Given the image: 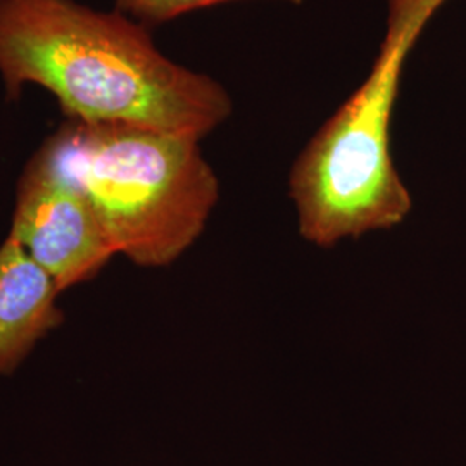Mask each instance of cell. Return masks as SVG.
<instances>
[{
  "mask_svg": "<svg viewBox=\"0 0 466 466\" xmlns=\"http://www.w3.org/2000/svg\"><path fill=\"white\" fill-rule=\"evenodd\" d=\"M0 78L9 100L46 88L66 119L199 142L233 111L223 85L171 61L142 23L76 0H0Z\"/></svg>",
  "mask_w": 466,
  "mask_h": 466,
  "instance_id": "obj_1",
  "label": "cell"
},
{
  "mask_svg": "<svg viewBox=\"0 0 466 466\" xmlns=\"http://www.w3.org/2000/svg\"><path fill=\"white\" fill-rule=\"evenodd\" d=\"M34 159L84 198L113 250L137 267L175 263L219 199L217 173L188 137L66 119Z\"/></svg>",
  "mask_w": 466,
  "mask_h": 466,
  "instance_id": "obj_2",
  "label": "cell"
},
{
  "mask_svg": "<svg viewBox=\"0 0 466 466\" xmlns=\"http://www.w3.org/2000/svg\"><path fill=\"white\" fill-rule=\"evenodd\" d=\"M444 2L387 0L385 35L367 80L294 161L289 194L306 242L332 248L390 230L410 215L411 196L390 149L392 113L406 59Z\"/></svg>",
  "mask_w": 466,
  "mask_h": 466,
  "instance_id": "obj_3",
  "label": "cell"
},
{
  "mask_svg": "<svg viewBox=\"0 0 466 466\" xmlns=\"http://www.w3.org/2000/svg\"><path fill=\"white\" fill-rule=\"evenodd\" d=\"M9 237L61 292L94 279L116 256L84 198L34 157L17 185Z\"/></svg>",
  "mask_w": 466,
  "mask_h": 466,
  "instance_id": "obj_4",
  "label": "cell"
},
{
  "mask_svg": "<svg viewBox=\"0 0 466 466\" xmlns=\"http://www.w3.org/2000/svg\"><path fill=\"white\" fill-rule=\"evenodd\" d=\"M63 294L16 240L0 246V377L16 370L35 346L63 325Z\"/></svg>",
  "mask_w": 466,
  "mask_h": 466,
  "instance_id": "obj_5",
  "label": "cell"
},
{
  "mask_svg": "<svg viewBox=\"0 0 466 466\" xmlns=\"http://www.w3.org/2000/svg\"><path fill=\"white\" fill-rule=\"evenodd\" d=\"M233 0H115L119 13L142 23L144 26H157L171 19L211 7L217 4H225ZM290 4H300L302 0H285Z\"/></svg>",
  "mask_w": 466,
  "mask_h": 466,
  "instance_id": "obj_6",
  "label": "cell"
}]
</instances>
